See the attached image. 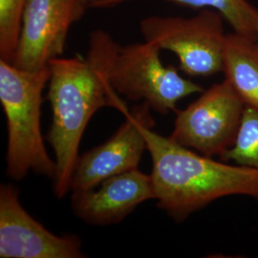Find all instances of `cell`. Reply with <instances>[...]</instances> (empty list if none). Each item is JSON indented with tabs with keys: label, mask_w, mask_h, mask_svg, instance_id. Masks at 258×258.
<instances>
[{
	"label": "cell",
	"mask_w": 258,
	"mask_h": 258,
	"mask_svg": "<svg viewBox=\"0 0 258 258\" xmlns=\"http://www.w3.org/2000/svg\"><path fill=\"white\" fill-rule=\"evenodd\" d=\"M49 65L37 71L19 69L0 59V102L7 119V174L19 181L33 171L54 180L55 161L47 152L40 129L42 92Z\"/></svg>",
	"instance_id": "obj_3"
},
{
	"label": "cell",
	"mask_w": 258,
	"mask_h": 258,
	"mask_svg": "<svg viewBox=\"0 0 258 258\" xmlns=\"http://www.w3.org/2000/svg\"><path fill=\"white\" fill-rule=\"evenodd\" d=\"M133 0H96L90 8H109ZM195 9H212L218 12L231 25L233 32L256 40L258 9L248 0H165Z\"/></svg>",
	"instance_id": "obj_12"
},
{
	"label": "cell",
	"mask_w": 258,
	"mask_h": 258,
	"mask_svg": "<svg viewBox=\"0 0 258 258\" xmlns=\"http://www.w3.org/2000/svg\"><path fill=\"white\" fill-rule=\"evenodd\" d=\"M82 1H83L84 4H86V5L89 7V6L92 4L93 2L96 1V0H82Z\"/></svg>",
	"instance_id": "obj_15"
},
{
	"label": "cell",
	"mask_w": 258,
	"mask_h": 258,
	"mask_svg": "<svg viewBox=\"0 0 258 258\" xmlns=\"http://www.w3.org/2000/svg\"><path fill=\"white\" fill-rule=\"evenodd\" d=\"M88 6L82 0H27L13 64L37 71L63 54L70 28Z\"/></svg>",
	"instance_id": "obj_7"
},
{
	"label": "cell",
	"mask_w": 258,
	"mask_h": 258,
	"mask_svg": "<svg viewBox=\"0 0 258 258\" xmlns=\"http://www.w3.org/2000/svg\"><path fill=\"white\" fill-rule=\"evenodd\" d=\"M256 42L258 43V34H257V37H256Z\"/></svg>",
	"instance_id": "obj_16"
},
{
	"label": "cell",
	"mask_w": 258,
	"mask_h": 258,
	"mask_svg": "<svg viewBox=\"0 0 258 258\" xmlns=\"http://www.w3.org/2000/svg\"><path fill=\"white\" fill-rule=\"evenodd\" d=\"M161 49L148 41L119 47L109 73V82L119 95L148 103L163 115L177 110V102L203 87L163 63Z\"/></svg>",
	"instance_id": "obj_4"
},
{
	"label": "cell",
	"mask_w": 258,
	"mask_h": 258,
	"mask_svg": "<svg viewBox=\"0 0 258 258\" xmlns=\"http://www.w3.org/2000/svg\"><path fill=\"white\" fill-rule=\"evenodd\" d=\"M97 187L72 192L73 212L89 225L118 224L139 205L155 200L151 176L138 168L107 178Z\"/></svg>",
	"instance_id": "obj_10"
},
{
	"label": "cell",
	"mask_w": 258,
	"mask_h": 258,
	"mask_svg": "<svg viewBox=\"0 0 258 258\" xmlns=\"http://www.w3.org/2000/svg\"><path fill=\"white\" fill-rule=\"evenodd\" d=\"M220 159L258 170V110L246 106L235 143Z\"/></svg>",
	"instance_id": "obj_13"
},
{
	"label": "cell",
	"mask_w": 258,
	"mask_h": 258,
	"mask_svg": "<svg viewBox=\"0 0 258 258\" xmlns=\"http://www.w3.org/2000/svg\"><path fill=\"white\" fill-rule=\"evenodd\" d=\"M246 105L227 80L215 83L183 110H176L170 138L205 156L221 158L235 143Z\"/></svg>",
	"instance_id": "obj_6"
},
{
	"label": "cell",
	"mask_w": 258,
	"mask_h": 258,
	"mask_svg": "<svg viewBox=\"0 0 258 258\" xmlns=\"http://www.w3.org/2000/svg\"><path fill=\"white\" fill-rule=\"evenodd\" d=\"M26 2L27 0H0V56L11 63L18 49Z\"/></svg>",
	"instance_id": "obj_14"
},
{
	"label": "cell",
	"mask_w": 258,
	"mask_h": 258,
	"mask_svg": "<svg viewBox=\"0 0 258 258\" xmlns=\"http://www.w3.org/2000/svg\"><path fill=\"white\" fill-rule=\"evenodd\" d=\"M224 20L218 12L203 9L189 19L148 17L141 21L140 30L146 41L174 53L184 74L210 77L223 71Z\"/></svg>",
	"instance_id": "obj_5"
},
{
	"label": "cell",
	"mask_w": 258,
	"mask_h": 258,
	"mask_svg": "<svg viewBox=\"0 0 258 258\" xmlns=\"http://www.w3.org/2000/svg\"><path fill=\"white\" fill-rule=\"evenodd\" d=\"M225 80L246 106L258 110V43L236 32L227 34L223 71Z\"/></svg>",
	"instance_id": "obj_11"
},
{
	"label": "cell",
	"mask_w": 258,
	"mask_h": 258,
	"mask_svg": "<svg viewBox=\"0 0 258 258\" xmlns=\"http://www.w3.org/2000/svg\"><path fill=\"white\" fill-rule=\"evenodd\" d=\"M77 235H56L33 218L22 207L19 189L0 186V257H84Z\"/></svg>",
	"instance_id": "obj_9"
},
{
	"label": "cell",
	"mask_w": 258,
	"mask_h": 258,
	"mask_svg": "<svg viewBox=\"0 0 258 258\" xmlns=\"http://www.w3.org/2000/svg\"><path fill=\"white\" fill-rule=\"evenodd\" d=\"M119 47L105 31L95 30L85 56H59L49 63L47 99L53 119L47 142L55 153L54 192L57 198L70 190L80 144L93 115L102 107H113L122 114L128 111L109 82L111 66Z\"/></svg>",
	"instance_id": "obj_1"
},
{
	"label": "cell",
	"mask_w": 258,
	"mask_h": 258,
	"mask_svg": "<svg viewBox=\"0 0 258 258\" xmlns=\"http://www.w3.org/2000/svg\"><path fill=\"white\" fill-rule=\"evenodd\" d=\"M150 106L142 102L125 114V120L102 145L79 156L71 178L72 192L89 190L112 176L138 168L147 150L144 128L154 126Z\"/></svg>",
	"instance_id": "obj_8"
},
{
	"label": "cell",
	"mask_w": 258,
	"mask_h": 258,
	"mask_svg": "<svg viewBox=\"0 0 258 258\" xmlns=\"http://www.w3.org/2000/svg\"><path fill=\"white\" fill-rule=\"evenodd\" d=\"M152 160L151 180L159 209L177 223L227 196L241 195L258 201V170L218 162L144 128Z\"/></svg>",
	"instance_id": "obj_2"
}]
</instances>
